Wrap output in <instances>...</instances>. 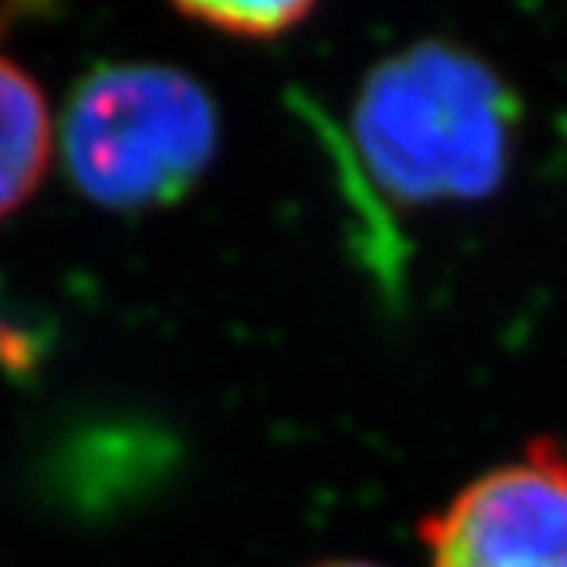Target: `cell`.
I'll use <instances>...</instances> for the list:
<instances>
[{
	"mask_svg": "<svg viewBox=\"0 0 567 567\" xmlns=\"http://www.w3.org/2000/svg\"><path fill=\"white\" fill-rule=\"evenodd\" d=\"M519 100L482 55L417 42L362 79L352 141L370 178L403 206L475 202L513 165Z\"/></svg>",
	"mask_w": 567,
	"mask_h": 567,
	"instance_id": "obj_1",
	"label": "cell"
},
{
	"mask_svg": "<svg viewBox=\"0 0 567 567\" xmlns=\"http://www.w3.org/2000/svg\"><path fill=\"white\" fill-rule=\"evenodd\" d=\"M216 151L219 110L209 90L175 65H103L65 103V172L113 213L172 206L209 172Z\"/></svg>",
	"mask_w": 567,
	"mask_h": 567,
	"instance_id": "obj_2",
	"label": "cell"
},
{
	"mask_svg": "<svg viewBox=\"0 0 567 567\" xmlns=\"http://www.w3.org/2000/svg\"><path fill=\"white\" fill-rule=\"evenodd\" d=\"M427 567H567V452L534 437L424 516Z\"/></svg>",
	"mask_w": 567,
	"mask_h": 567,
	"instance_id": "obj_3",
	"label": "cell"
},
{
	"mask_svg": "<svg viewBox=\"0 0 567 567\" xmlns=\"http://www.w3.org/2000/svg\"><path fill=\"white\" fill-rule=\"evenodd\" d=\"M52 110L18 62L0 55V219L18 213L52 165Z\"/></svg>",
	"mask_w": 567,
	"mask_h": 567,
	"instance_id": "obj_4",
	"label": "cell"
},
{
	"mask_svg": "<svg viewBox=\"0 0 567 567\" xmlns=\"http://www.w3.org/2000/svg\"><path fill=\"white\" fill-rule=\"evenodd\" d=\"M178 14L209 28L216 34L236 38V42H274V38L291 34L301 28L315 4L298 0H277V4H178Z\"/></svg>",
	"mask_w": 567,
	"mask_h": 567,
	"instance_id": "obj_5",
	"label": "cell"
},
{
	"mask_svg": "<svg viewBox=\"0 0 567 567\" xmlns=\"http://www.w3.org/2000/svg\"><path fill=\"white\" fill-rule=\"evenodd\" d=\"M42 352V332L18 315L4 291V280H0V373L24 377L38 367Z\"/></svg>",
	"mask_w": 567,
	"mask_h": 567,
	"instance_id": "obj_6",
	"label": "cell"
},
{
	"mask_svg": "<svg viewBox=\"0 0 567 567\" xmlns=\"http://www.w3.org/2000/svg\"><path fill=\"white\" fill-rule=\"evenodd\" d=\"M311 567H380V564H370V560H318Z\"/></svg>",
	"mask_w": 567,
	"mask_h": 567,
	"instance_id": "obj_7",
	"label": "cell"
}]
</instances>
